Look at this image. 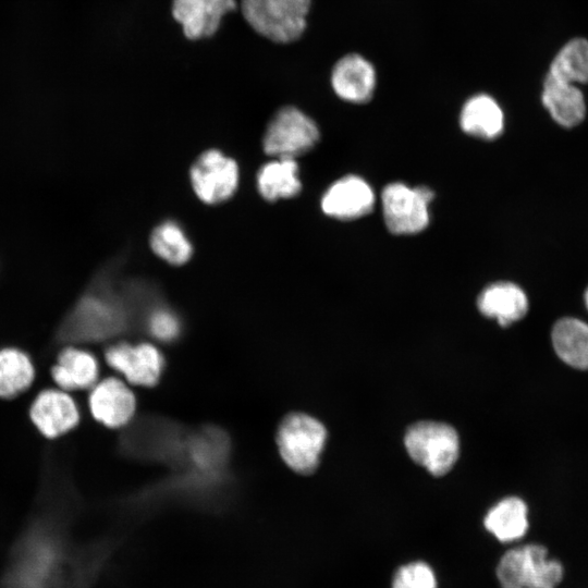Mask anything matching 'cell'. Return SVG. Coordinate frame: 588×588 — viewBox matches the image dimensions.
Returning <instances> with one entry per match:
<instances>
[{"mask_svg": "<svg viewBox=\"0 0 588 588\" xmlns=\"http://www.w3.org/2000/svg\"><path fill=\"white\" fill-rule=\"evenodd\" d=\"M112 266L99 270L56 328L58 345H78L110 339L127 323L126 285L115 281Z\"/></svg>", "mask_w": 588, "mask_h": 588, "instance_id": "1", "label": "cell"}, {"mask_svg": "<svg viewBox=\"0 0 588 588\" xmlns=\"http://www.w3.org/2000/svg\"><path fill=\"white\" fill-rule=\"evenodd\" d=\"M326 440L327 430L322 422L304 413L286 415L277 432L282 460L302 475H309L317 469Z\"/></svg>", "mask_w": 588, "mask_h": 588, "instance_id": "2", "label": "cell"}, {"mask_svg": "<svg viewBox=\"0 0 588 588\" xmlns=\"http://www.w3.org/2000/svg\"><path fill=\"white\" fill-rule=\"evenodd\" d=\"M311 0H241L247 23L264 37L281 44L304 33Z\"/></svg>", "mask_w": 588, "mask_h": 588, "instance_id": "3", "label": "cell"}, {"mask_svg": "<svg viewBox=\"0 0 588 588\" xmlns=\"http://www.w3.org/2000/svg\"><path fill=\"white\" fill-rule=\"evenodd\" d=\"M404 445L415 463L437 477L449 473L460 455L458 434L444 422L425 420L411 425Z\"/></svg>", "mask_w": 588, "mask_h": 588, "instance_id": "4", "label": "cell"}, {"mask_svg": "<svg viewBox=\"0 0 588 588\" xmlns=\"http://www.w3.org/2000/svg\"><path fill=\"white\" fill-rule=\"evenodd\" d=\"M547 553L540 544L506 551L497 567L501 588H555L564 569L559 561L549 560Z\"/></svg>", "mask_w": 588, "mask_h": 588, "instance_id": "5", "label": "cell"}, {"mask_svg": "<svg viewBox=\"0 0 588 588\" xmlns=\"http://www.w3.org/2000/svg\"><path fill=\"white\" fill-rule=\"evenodd\" d=\"M319 139L313 119L295 107H284L269 122L262 148L275 158H294L311 149Z\"/></svg>", "mask_w": 588, "mask_h": 588, "instance_id": "6", "label": "cell"}, {"mask_svg": "<svg viewBox=\"0 0 588 588\" xmlns=\"http://www.w3.org/2000/svg\"><path fill=\"white\" fill-rule=\"evenodd\" d=\"M433 198L425 186L409 187L404 183H391L382 191V208L385 224L394 234H415L429 223L428 205Z\"/></svg>", "mask_w": 588, "mask_h": 588, "instance_id": "7", "label": "cell"}, {"mask_svg": "<svg viewBox=\"0 0 588 588\" xmlns=\"http://www.w3.org/2000/svg\"><path fill=\"white\" fill-rule=\"evenodd\" d=\"M238 175L235 160L218 149L204 151L189 171L194 193L208 205L231 198L237 188Z\"/></svg>", "mask_w": 588, "mask_h": 588, "instance_id": "8", "label": "cell"}, {"mask_svg": "<svg viewBox=\"0 0 588 588\" xmlns=\"http://www.w3.org/2000/svg\"><path fill=\"white\" fill-rule=\"evenodd\" d=\"M105 358L108 365L130 383L143 387L155 385L164 368V359L160 351L146 342L111 344L105 351Z\"/></svg>", "mask_w": 588, "mask_h": 588, "instance_id": "9", "label": "cell"}, {"mask_svg": "<svg viewBox=\"0 0 588 588\" xmlns=\"http://www.w3.org/2000/svg\"><path fill=\"white\" fill-rule=\"evenodd\" d=\"M29 418L41 436L53 440L76 428L81 413L68 391L48 388L41 390L33 400Z\"/></svg>", "mask_w": 588, "mask_h": 588, "instance_id": "10", "label": "cell"}, {"mask_svg": "<svg viewBox=\"0 0 588 588\" xmlns=\"http://www.w3.org/2000/svg\"><path fill=\"white\" fill-rule=\"evenodd\" d=\"M88 405L97 421L109 428H120L132 419L136 399L124 381L108 377L90 389Z\"/></svg>", "mask_w": 588, "mask_h": 588, "instance_id": "11", "label": "cell"}, {"mask_svg": "<svg viewBox=\"0 0 588 588\" xmlns=\"http://www.w3.org/2000/svg\"><path fill=\"white\" fill-rule=\"evenodd\" d=\"M331 85L341 99L365 103L372 98L376 89L375 66L359 53L345 54L332 69Z\"/></svg>", "mask_w": 588, "mask_h": 588, "instance_id": "12", "label": "cell"}, {"mask_svg": "<svg viewBox=\"0 0 588 588\" xmlns=\"http://www.w3.org/2000/svg\"><path fill=\"white\" fill-rule=\"evenodd\" d=\"M375 195L369 184L356 175H346L334 182L321 198V209L341 220L367 215L373 207Z\"/></svg>", "mask_w": 588, "mask_h": 588, "instance_id": "13", "label": "cell"}, {"mask_svg": "<svg viewBox=\"0 0 588 588\" xmlns=\"http://www.w3.org/2000/svg\"><path fill=\"white\" fill-rule=\"evenodd\" d=\"M235 8V0H173L172 13L187 38L199 39L213 35Z\"/></svg>", "mask_w": 588, "mask_h": 588, "instance_id": "14", "label": "cell"}, {"mask_svg": "<svg viewBox=\"0 0 588 588\" xmlns=\"http://www.w3.org/2000/svg\"><path fill=\"white\" fill-rule=\"evenodd\" d=\"M99 364L89 351L74 344L62 345L51 367V378L64 391L91 389L98 381Z\"/></svg>", "mask_w": 588, "mask_h": 588, "instance_id": "15", "label": "cell"}, {"mask_svg": "<svg viewBox=\"0 0 588 588\" xmlns=\"http://www.w3.org/2000/svg\"><path fill=\"white\" fill-rule=\"evenodd\" d=\"M479 311L495 318L502 327L520 320L528 310L525 292L511 282H498L487 286L478 296Z\"/></svg>", "mask_w": 588, "mask_h": 588, "instance_id": "16", "label": "cell"}, {"mask_svg": "<svg viewBox=\"0 0 588 588\" xmlns=\"http://www.w3.org/2000/svg\"><path fill=\"white\" fill-rule=\"evenodd\" d=\"M541 100L552 119L564 127L576 126L585 118L584 95L574 84L547 75Z\"/></svg>", "mask_w": 588, "mask_h": 588, "instance_id": "17", "label": "cell"}, {"mask_svg": "<svg viewBox=\"0 0 588 588\" xmlns=\"http://www.w3.org/2000/svg\"><path fill=\"white\" fill-rule=\"evenodd\" d=\"M460 124L462 130L475 137L493 139L504 127L503 111L498 102L487 94L470 97L463 106Z\"/></svg>", "mask_w": 588, "mask_h": 588, "instance_id": "18", "label": "cell"}, {"mask_svg": "<svg viewBox=\"0 0 588 588\" xmlns=\"http://www.w3.org/2000/svg\"><path fill=\"white\" fill-rule=\"evenodd\" d=\"M551 340L562 362L573 368L588 370V323L564 317L554 323Z\"/></svg>", "mask_w": 588, "mask_h": 588, "instance_id": "19", "label": "cell"}, {"mask_svg": "<svg viewBox=\"0 0 588 588\" xmlns=\"http://www.w3.org/2000/svg\"><path fill=\"white\" fill-rule=\"evenodd\" d=\"M257 189L268 201L291 198L302 188L298 164L294 158H275L265 163L256 176Z\"/></svg>", "mask_w": 588, "mask_h": 588, "instance_id": "20", "label": "cell"}, {"mask_svg": "<svg viewBox=\"0 0 588 588\" xmlns=\"http://www.w3.org/2000/svg\"><path fill=\"white\" fill-rule=\"evenodd\" d=\"M36 368L22 348H0V399L11 400L24 393L34 382Z\"/></svg>", "mask_w": 588, "mask_h": 588, "instance_id": "21", "label": "cell"}, {"mask_svg": "<svg viewBox=\"0 0 588 588\" xmlns=\"http://www.w3.org/2000/svg\"><path fill=\"white\" fill-rule=\"evenodd\" d=\"M483 524L502 542L519 539L528 529L526 503L517 497L505 498L490 509Z\"/></svg>", "mask_w": 588, "mask_h": 588, "instance_id": "22", "label": "cell"}, {"mask_svg": "<svg viewBox=\"0 0 588 588\" xmlns=\"http://www.w3.org/2000/svg\"><path fill=\"white\" fill-rule=\"evenodd\" d=\"M152 252L162 260L181 266L193 255V246L182 226L172 220L158 224L149 238Z\"/></svg>", "mask_w": 588, "mask_h": 588, "instance_id": "23", "label": "cell"}, {"mask_svg": "<svg viewBox=\"0 0 588 588\" xmlns=\"http://www.w3.org/2000/svg\"><path fill=\"white\" fill-rule=\"evenodd\" d=\"M549 76L569 84L588 83V41L574 38L552 60Z\"/></svg>", "mask_w": 588, "mask_h": 588, "instance_id": "24", "label": "cell"}, {"mask_svg": "<svg viewBox=\"0 0 588 588\" xmlns=\"http://www.w3.org/2000/svg\"><path fill=\"white\" fill-rule=\"evenodd\" d=\"M392 588H437V579L428 564L414 562L397 569Z\"/></svg>", "mask_w": 588, "mask_h": 588, "instance_id": "25", "label": "cell"}, {"mask_svg": "<svg viewBox=\"0 0 588 588\" xmlns=\"http://www.w3.org/2000/svg\"><path fill=\"white\" fill-rule=\"evenodd\" d=\"M148 330L158 340L171 341L179 335L181 323L172 310L158 307L148 316Z\"/></svg>", "mask_w": 588, "mask_h": 588, "instance_id": "26", "label": "cell"}, {"mask_svg": "<svg viewBox=\"0 0 588 588\" xmlns=\"http://www.w3.org/2000/svg\"><path fill=\"white\" fill-rule=\"evenodd\" d=\"M584 301H585V306H586V308H587V310H588V287H587V290L585 291V294H584Z\"/></svg>", "mask_w": 588, "mask_h": 588, "instance_id": "27", "label": "cell"}]
</instances>
